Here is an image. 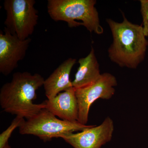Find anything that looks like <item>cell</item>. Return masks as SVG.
Instances as JSON below:
<instances>
[{
	"label": "cell",
	"instance_id": "ba28073f",
	"mask_svg": "<svg viewBox=\"0 0 148 148\" xmlns=\"http://www.w3.org/2000/svg\"><path fill=\"white\" fill-rule=\"evenodd\" d=\"M114 131L113 121L108 116L98 126L92 125L80 132L69 133L61 138L74 148H101L110 142Z\"/></svg>",
	"mask_w": 148,
	"mask_h": 148
},
{
	"label": "cell",
	"instance_id": "9c48e42d",
	"mask_svg": "<svg viewBox=\"0 0 148 148\" xmlns=\"http://www.w3.org/2000/svg\"><path fill=\"white\" fill-rule=\"evenodd\" d=\"M44 103L46 108L60 119L70 122L78 121V106L73 87L58 93L54 98L47 99Z\"/></svg>",
	"mask_w": 148,
	"mask_h": 148
},
{
	"label": "cell",
	"instance_id": "4fadbf2b",
	"mask_svg": "<svg viewBox=\"0 0 148 148\" xmlns=\"http://www.w3.org/2000/svg\"><path fill=\"white\" fill-rule=\"evenodd\" d=\"M140 11L143 17V32L148 37V0H140Z\"/></svg>",
	"mask_w": 148,
	"mask_h": 148
},
{
	"label": "cell",
	"instance_id": "3957f363",
	"mask_svg": "<svg viewBox=\"0 0 148 148\" xmlns=\"http://www.w3.org/2000/svg\"><path fill=\"white\" fill-rule=\"evenodd\" d=\"M95 0H48L47 12L55 21H64L71 28L82 26L90 33L103 34L99 14L95 7Z\"/></svg>",
	"mask_w": 148,
	"mask_h": 148
},
{
	"label": "cell",
	"instance_id": "277c9868",
	"mask_svg": "<svg viewBox=\"0 0 148 148\" xmlns=\"http://www.w3.org/2000/svg\"><path fill=\"white\" fill-rule=\"evenodd\" d=\"M92 125L59 119L45 108L25 121L19 127V132L21 135H34L47 142L69 133L82 131Z\"/></svg>",
	"mask_w": 148,
	"mask_h": 148
},
{
	"label": "cell",
	"instance_id": "7c38bea8",
	"mask_svg": "<svg viewBox=\"0 0 148 148\" xmlns=\"http://www.w3.org/2000/svg\"><path fill=\"white\" fill-rule=\"evenodd\" d=\"M25 120L24 118L16 116L12 120L9 126L0 135V148H3L8 143V140L14 130L20 127L24 124Z\"/></svg>",
	"mask_w": 148,
	"mask_h": 148
},
{
	"label": "cell",
	"instance_id": "5bb4252c",
	"mask_svg": "<svg viewBox=\"0 0 148 148\" xmlns=\"http://www.w3.org/2000/svg\"><path fill=\"white\" fill-rule=\"evenodd\" d=\"M2 148H11V147L10 145L9 144V143H8L5 146H4V147Z\"/></svg>",
	"mask_w": 148,
	"mask_h": 148
},
{
	"label": "cell",
	"instance_id": "30bf717a",
	"mask_svg": "<svg viewBox=\"0 0 148 148\" xmlns=\"http://www.w3.org/2000/svg\"><path fill=\"white\" fill-rule=\"evenodd\" d=\"M76 59L69 58L64 61L45 80L43 86L47 99L55 97L61 91L73 87L70 75Z\"/></svg>",
	"mask_w": 148,
	"mask_h": 148
},
{
	"label": "cell",
	"instance_id": "6da1fadb",
	"mask_svg": "<svg viewBox=\"0 0 148 148\" xmlns=\"http://www.w3.org/2000/svg\"><path fill=\"white\" fill-rule=\"evenodd\" d=\"M123 16L121 22L106 19L113 38L108 49L109 57L120 67L136 69L145 59L148 41L142 25L128 21L123 13Z\"/></svg>",
	"mask_w": 148,
	"mask_h": 148
},
{
	"label": "cell",
	"instance_id": "5b68a950",
	"mask_svg": "<svg viewBox=\"0 0 148 148\" xmlns=\"http://www.w3.org/2000/svg\"><path fill=\"white\" fill-rule=\"evenodd\" d=\"M35 0H5L3 7L6 12L5 28L19 39L25 40L34 33L38 24V11Z\"/></svg>",
	"mask_w": 148,
	"mask_h": 148
},
{
	"label": "cell",
	"instance_id": "7a4b0ae2",
	"mask_svg": "<svg viewBox=\"0 0 148 148\" xmlns=\"http://www.w3.org/2000/svg\"><path fill=\"white\" fill-rule=\"evenodd\" d=\"M43 77L38 73L17 72L10 82L0 90V106L4 112L28 119L46 108L45 103L37 104L36 91L43 86Z\"/></svg>",
	"mask_w": 148,
	"mask_h": 148
},
{
	"label": "cell",
	"instance_id": "52a82bcc",
	"mask_svg": "<svg viewBox=\"0 0 148 148\" xmlns=\"http://www.w3.org/2000/svg\"><path fill=\"white\" fill-rule=\"evenodd\" d=\"M3 32H0V73L7 76L24 59L32 40L30 38L24 40L19 39L5 27Z\"/></svg>",
	"mask_w": 148,
	"mask_h": 148
},
{
	"label": "cell",
	"instance_id": "8992f818",
	"mask_svg": "<svg viewBox=\"0 0 148 148\" xmlns=\"http://www.w3.org/2000/svg\"><path fill=\"white\" fill-rule=\"evenodd\" d=\"M117 81L113 75L110 73L101 74L94 83L86 87L75 89L79 109L78 121L86 125L91 106L99 99L109 100L114 95V87Z\"/></svg>",
	"mask_w": 148,
	"mask_h": 148
},
{
	"label": "cell",
	"instance_id": "8fae6325",
	"mask_svg": "<svg viewBox=\"0 0 148 148\" xmlns=\"http://www.w3.org/2000/svg\"><path fill=\"white\" fill-rule=\"evenodd\" d=\"M78 63L79 67L75 75V79L72 82L73 87L75 89L94 83L101 75L95 50L92 47L88 55L79 58Z\"/></svg>",
	"mask_w": 148,
	"mask_h": 148
}]
</instances>
